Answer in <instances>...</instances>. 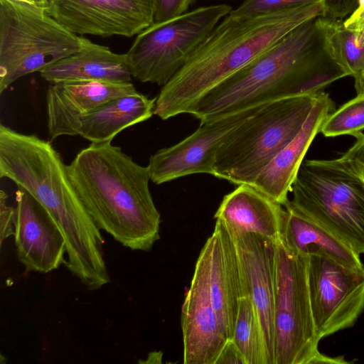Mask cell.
I'll return each instance as SVG.
<instances>
[{
	"label": "cell",
	"instance_id": "obj_28",
	"mask_svg": "<svg viewBox=\"0 0 364 364\" xmlns=\"http://www.w3.org/2000/svg\"><path fill=\"white\" fill-rule=\"evenodd\" d=\"M8 196L3 190L0 191V240H4L14 235V219L16 209L7 203Z\"/></svg>",
	"mask_w": 364,
	"mask_h": 364
},
{
	"label": "cell",
	"instance_id": "obj_26",
	"mask_svg": "<svg viewBox=\"0 0 364 364\" xmlns=\"http://www.w3.org/2000/svg\"><path fill=\"white\" fill-rule=\"evenodd\" d=\"M322 0H245L229 15L235 17L257 16L282 10L306 6Z\"/></svg>",
	"mask_w": 364,
	"mask_h": 364
},
{
	"label": "cell",
	"instance_id": "obj_4",
	"mask_svg": "<svg viewBox=\"0 0 364 364\" xmlns=\"http://www.w3.org/2000/svg\"><path fill=\"white\" fill-rule=\"evenodd\" d=\"M70 181L100 230L132 250L159 239L161 216L143 166L111 141L91 143L67 165Z\"/></svg>",
	"mask_w": 364,
	"mask_h": 364
},
{
	"label": "cell",
	"instance_id": "obj_33",
	"mask_svg": "<svg viewBox=\"0 0 364 364\" xmlns=\"http://www.w3.org/2000/svg\"><path fill=\"white\" fill-rule=\"evenodd\" d=\"M21 1H26L33 3L38 5L47 6L48 0H17Z\"/></svg>",
	"mask_w": 364,
	"mask_h": 364
},
{
	"label": "cell",
	"instance_id": "obj_21",
	"mask_svg": "<svg viewBox=\"0 0 364 364\" xmlns=\"http://www.w3.org/2000/svg\"><path fill=\"white\" fill-rule=\"evenodd\" d=\"M156 100L138 92L114 99L76 119L67 136L79 135L91 143L112 141L122 130L151 118Z\"/></svg>",
	"mask_w": 364,
	"mask_h": 364
},
{
	"label": "cell",
	"instance_id": "obj_22",
	"mask_svg": "<svg viewBox=\"0 0 364 364\" xmlns=\"http://www.w3.org/2000/svg\"><path fill=\"white\" fill-rule=\"evenodd\" d=\"M289 200L283 205L284 213L281 237L289 249L307 256H326L347 266H363L359 254L294 208Z\"/></svg>",
	"mask_w": 364,
	"mask_h": 364
},
{
	"label": "cell",
	"instance_id": "obj_6",
	"mask_svg": "<svg viewBox=\"0 0 364 364\" xmlns=\"http://www.w3.org/2000/svg\"><path fill=\"white\" fill-rule=\"evenodd\" d=\"M291 193L294 208L364 254V182L346 159L304 161Z\"/></svg>",
	"mask_w": 364,
	"mask_h": 364
},
{
	"label": "cell",
	"instance_id": "obj_8",
	"mask_svg": "<svg viewBox=\"0 0 364 364\" xmlns=\"http://www.w3.org/2000/svg\"><path fill=\"white\" fill-rule=\"evenodd\" d=\"M309 256L277 242L274 299V364L348 363L343 356L318 350L321 341L312 314Z\"/></svg>",
	"mask_w": 364,
	"mask_h": 364
},
{
	"label": "cell",
	"instance_id": "obj_5",
	"mask_svg": "<svg viewBox=\"0 0 364 364\" xmlns=\"http://www.w3.org/2000/svg\"><path fill=\"white\" fill-rule=\"evenodd\" d=\"M318 94L284 98L261 105L225 138L215 156L213 176L237 186L252 185L299 132Z\"/></svg>",
	"mask_w": 364,
	"mask_h": 364
},
{
	"label": "cell",
	"instance_id": "obj_7",
	"mask_svg": "<svg viewBox=\"0 0 364 364\" xmlns=\"http://www.w3.org/2000/svg\"><path fill=\"white\" fill-rule=\"evenodd\" d=\"M81 36L48 12L47 6L0 0V93L28 74L76 53Z\"/></svg>",
	"mask_w": 364,
	"mask_h": 364
},
{
	"label": "cell",
	"instance_id": "obj_31",
	"mask_svg": "<svg viewBox=\"0 0 364 364\" xmlns=\"http://www.w3.org/2000/svg\"><path fill=\"white\" fill-rule=\"evenodd\" d=\"M215 364H246V361L234 341L228 339Z\"/></svg>",
	"mask_w": 364,
	"mask_h": 364
},
{
	"label": "cell",
	"instance_id": "obj_30",
	"mask_svg": "<svg viewBox=\"0 0 364 364\" xmlns=\"http://www.w3.org/2000/svg\"><path fill=\"white\" fill-rule=\"evenodd\" d=\"M355 137V142L342 156L349 162L364 182V134L361 132Z\"/></svg>",
	"mask_w": 364,
	"mask_h": 364
},
{
	"label": "cell",
	"instance_id": "obj_20",
	"mask_svg": "<svg viewBox=\"0 0 364 364\" xmlns=\"http://www.w3.org/2000/svg\"><path fill=\"white\" fill-rule=\"evenodd\" d=\"M53 83L70 81L132 82V75L126 53L112 52L81 36V47L76 53L40 72Z\"/></svg>",
	"mask_w": 364,
	"mask_h": 364
},
{
	"label": "cell",
	"instance_id": "obj_14",
	"mask_svg": "<svg viewBox=\"0 0 364 364\" xmlns=\"http://www.w3.org/2000/svg\"><path fill=\"white\" fill-rule=\"evenodd\" d=\"M17 188L14 236L18 259L26 271L48 273L66 264L65 237L46 209Z\"/></svg>",
	"mask_w": 364,
	"mask_h": 364
},
{
	"label": "cell",
	"instance_id": "obj_17",
	"mask_svg": "<svg viewBox=\"0 0 364 364\" xmlns=\"http://www.w3.org/2000/svg\"><path fill=\"white\" fill-rule=\"evenodd\" d=\"M132 82L70 81L51 84L46 92L50 141L67 136L71 124L118 97L136 92Z\"/></svg>",
	"mask_w": 364,
	"mask_h": 364
},
{
	"label": "cell",
	"instance_id": "obj_3",
	"mask_svg": "<svg viewBox=\"0 0 364 364\" xmlns=\"http://www.w3.org/2000/svg\"><path fill=\"white\" fill-rule=\"evenodd\" d=\"M324 16L323 1L257 16L227 15L161 89L154 114H191L200 99L301 24Z\"/></svg>",
	"mask_w": 364,
	"mask_h": 364
},
{
	"label": "cell",
	"instance_id": "obj_15",
	"mask_svg": "<svg viewBox=\"0 0 364 364\" xmlns=\"http://www.w3.org/2000/svg\"><path fill=\"white\" fill-rule=\"evenodd\" d=\"M231 235L235 242L248 295L261 323L269 363L274 364L277 242L253 233Z\"/></svg>",
	"mask_w": 364,
	"mask_h": 364
},
{
	"label": "cell",
	"instance_id": "obj_13",
	"mask_svg": "<svg viewBox=\"0 0 364 364\" xmlns=\"http://www.w3.org/2000/svg\"><path fill=\"white\" fill-rule=\"evenodd\" d=\"M181 328L183 363L215 364L228 338L212 303L205 245L181 307Z\"/></svg>",
	"mask_w": 364,
	"mask_h": 364
},
{
	"label": "cell",
	"instance_id": "obj_24",
	"mask_svg": "<svg viewBox=\"0 0 364 364\" xmlns=\"http://www.w3.org/2000/svg\"><path fill=\"white\" fill-rule=\"evenodd\" d=\"M332 20L331 39L335 53L355 80L357 95L364 92V28L344 27L341 20Z\"/></svg>",
	"mask_w": 364,
	"mask_h": 364
},
{
	"label": "cell",
	"instance_id": "obj_29",
	"mask_svg": "<svg viewBox=\"0 0 364 364\" xmlns=\"http://www.w3.org/2000/svg\"><path fill=\"white\" fill-rule=\"evenodd\" d=\"M324 16L331 19L341 20L350 14L358 7V0H322Z\"/></svg>",
	"mask_w": 364,
	"mask_h": 364
},
{
	"label": "cell",
	"instance_id": "obj_16",
	"mask_svg": "<svg viewBox=\"0 0 364 364\" xmlns=\"http://www.w3.org/2000/svg\"><path fill=\"white\" fill-rule=\"evenodd\" d=\"M208 255V279L212 303L228 339L232 337L240 299L248 296L234 238L216 220L204 244Z\"/></svg>",
	"mask_w": 364,
	"mask_h": 364
},
{
	"label": "cell",
	"instance_id": "obj_11",
	"mask_svg": "<svg viewBox=\"0 0 364 364\" xmlns=\"http://www.w3.org/2000/svg\"><path fill=\"white\" fill-rule=\"evenodd\" d=\"M47 9L78 36L129 38L154 22L155 0H48Z\"/></svg>",
	"mask_w": 364,
	"mask_h": 364
},
{
	"label": "cell",
	"instance_id": "obj_25",
	"mask_svg": "<svg viewBox=\"0 0 364 364\" xmlns=\"http://www.w3.org/2000/svg\"><path fill=\"white\" fill-rule=\"evenodd\" d=\"M364 129V92L331 113L321 132L326 137L350 135L354 137Z\"/></svg>",
	"mask_w": 364,
	"mask_h": 364
},
{
	"label": "cell",
	"instance_id": "obj_18",
	"mask_svg": "<svg viewBox=\"0 0 364 364\" xmlns=\"http://www.w3.org/2000/svg\"><path fill=\"white\" fill-rule=\"evenodd\" d=\"M328 94L320 92L297 135L267 164L252 184L284 205L304 158L328 116L335 111Z\"/></svg>",
	"mask_w": 364,
	"mask_h": 364
},
{
	"label": "cell",
	"instance_id": "obj_12",
	"mask_svg": "<svg viewBox=\"0 0 364 364\" xmlns=\"http://www.w3.org/2000/svg\"><path fill=\"white\" fill-rule=\"evenodd\" d=\"M260 106L200 123L181 141L158 150L150 156L147 166L151 181L159 185L188 175L213 176L215 156L225 138Z\"/></svg>",
	"mask_w": 364,
	"mask_h": 364
},
{
	"label": "cell",
	"instance_id": "obj_9",
	"mask_svg": "<svg viewBox=\"0 0 364 364\" xmlns=\"http://www.w3.org/2000/svg\"><path fill=\"white\" fill-rule=\"evenodd\" d=\"M232 10L225 4L205 6L154 21L137 34L126 53L132 77L141 82L166 85Z\"/></svg>",
	"mask_w": 364,
	"mask_h": 364
},
{
	"label": "cell",
	"instance_id": "obj_2",
	"mask_svg": "<svg viewBox=\"0 0 364 364\" xmlns=\"http://www.w3.org/2000/svg\"><path fill=\"white\" fill-rule=\"evenodd\" d=\"M0 177L14 182L50 213L66 243L65 266L89 290L109 282L104 239L50 141L0 125Z\"/></svg>",
	"mask_w": 364,
	"mask_h": 364
},
{
	"label": "cell",
	"instance_id": "obj_19",
	"mask_svg": "<svg viewBox=\"0 0 364 364\" xmlns=\"http://www.w3.org/2000/svg\"><path fill=\"white\" fill-rule=\"evenodd\" d=\"M284 208L250 184L225 195L215 218L232 234L253 233L277 242L281 239Z\"/></svg>",
	"mask_w": 364,
	"mask_h": 364
},
{
	"label": "cell",
	"instance_id": "obj_23",
	"mask_svg": "<svg viewBox=\"0 0 364 364\" xmlns=\"http://www.w3.org/2000/svg\"><path fill=\"white\" fill-rule=\"evenodd\" d=\"M231 339L246 364H270L261 323L250 295L240 299Z\"/></svg>",
	"mask_w": 364,
	"mask_h": 364
},
{
	"label": "cell",
	"instance_id": "obj_10",
	"mask_svg": "<svg viewBox=\"0 0 364 364\" xmlns=\"http://www.w3.org/2000/svg\"><path fill=\"white\" fill-rule=\"evenodd\" d=\"M310 301L320 339L352 327L364 311V266L309 256Z\"/></svg>",
	"mask_w": 364,
	"mask_h": 364
},
{
	"label": "cell",
	"instance_id": "obj_32",
	"mask_svg": "<svg viewBox=\"0 0 364 364\" xmlns=\"http://www.w3.org/2000/svg\"><path fill=\"white\" fill-rule=\"evenodd\" d=\"M343 26L352 30L364 28V8L358 6L343 22Z\"/></svg>",
	"mask_w": 364,
	"mask_h": 364
},
{
	"label": "cell",
	"instance_id": "obj_1",
	"mask_svg": "<svg viewBox=\"0 0 364 364\" xmlns=\"http://www.w3.org/2000/svg\"><path fill=\"white\" fill-rule=\"evenodd\" d=\"M331 23L319 16L298 26L207 92L191 114L204 123L272 101L316 95L350 76L333 50Z\"/></svg>",
	"mask_w": 364,
	"mask_h": 364
},
{
	"label": "cell",
	"instance_id": "obj_27",
	"mask_svg": "<svg viewBox=\"0 0 364 364\" xmlns=\"http://www.w3.org/2000/svg\"><path fill=\"white\" fill-rule=\"evenodd\" d=\"M196 0H155L154 21L169 20L188 11Z\"/></svg>",
	"mask_w": 364,
	"mask_h": 364
}]
</instances>
